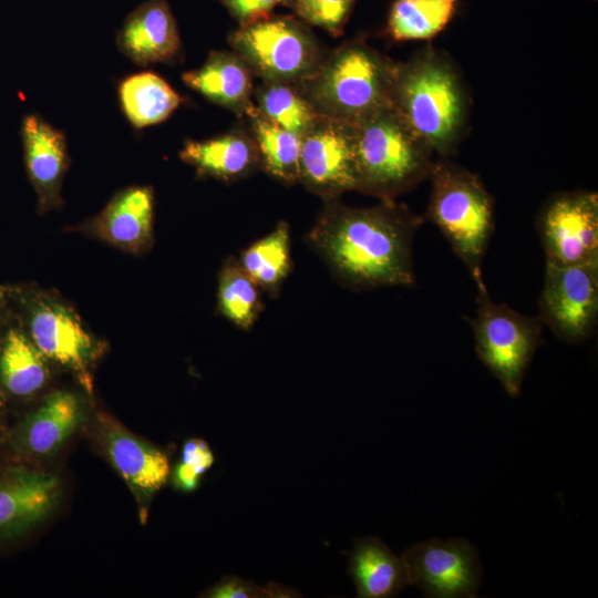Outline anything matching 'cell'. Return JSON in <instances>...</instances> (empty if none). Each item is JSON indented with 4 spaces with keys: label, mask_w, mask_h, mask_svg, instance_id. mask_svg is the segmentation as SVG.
Here are the masks:
<instances>
[{
    "label": "cell",
    "mask_w": 598,
    "mask_h": 598,
    "mask_svg": "<svg viewBox=\"0 0 598 598\" xmlns=\"http://www.w3.org/2000/svg\"><path fill=\"white\" fill-rule=\"evenodd\" d=\"M423 220L395 199L352 207L334 198L326 200L306 238L348 289L409 287L415 283L413 240Z\"/></svg>",
    "instance_id": "6da1fadb"
},
{
    "label": "cell",
    "mask_w": 598,
    "mask_h": 598,
    "mask_svg": "<svg viewBox=\"0 0 598 598\" xmlns=\"http://www.w3.org/2000/svg\"><path fill=\"white\" fill-rule=\"evenodd\" d=\"M392 107L434 154L446 158L466 130L470 96L452 59L426 47L396 63Z\"/></svg>",
    "instance_id": "7a4b0ae2"
},
{
    "label": "cell",
    "mask_w": 598,
    "mask_h": 598,
    "mask_svg": "<svg viewBox=\"0 0 598 598\" xmlns=\"http://www.w3.org/2000/svg\"><path fill=\"white\" fill-rule=\"evenodd\" d=\"M395 70V62L363 40H352L298 83L319 114L354 125L392 107Z\"/></svg>",
    "instance_id": "3957f363"
},
{
    "label": "cell",
    "mask_w": 598,
    "mask_h": 598,
    "mask_svg": "<svg viewBox=\"0 0 598 598\" xmlns=\"http://www.w3.org/2000/svg\"><path fill=\"white\" fill-rule=\"evenodd\" d=\"M352 126L357 192L394 200L430 177L434 153L393 107Z\"/></svg>",
    "instance_id": "277c9868"
},
{
    "label": "cell",
    "mask_w": 598,
    "mask_h": 598,
    "mask_svg": "<svg viewBox=\"0 0 598 598\" xmlns=\"http://www.w3.org/2000/svg\"><path fill=\"white\" fill-rule=\"evenodd\" d=\"M426 219L444 235L473 279L482 277V262L494 231V199L480 176L440 158L431 175Z\"/></svg>",
    "instance_id": "5b68a950"
},
{
    "label": "cell",
    "mask_w": 598,
    "mask_h": 598,
    "mask_svg": "<svg viewBox=\"0 0 598 598\" xmlns=\"http://www.w3.org/2000/svg\"><path fill=\"white\" fill-rule=\"evenodd\" d=\"M476 315L471 320L475 351L505 392L519 394L526 371L542 344L543 323L506 303L494 302L483 277L474 279Z\"/></svg>",
    "instance_id": "8992f818"
},
{
    "label": "cell",
    "mask_w": 598,
    "mask_h": 598,
    "mask_svg": "<svg viewBox=\"0 0 598 598\" xmlns=\"http://www.w3.org/2000/svg\"><path fill=\"white\" fill-rule=\"evenodd\" d=\"M229 42L237 55L267 82H300L321 63L315 39L290 17L268 16L240 24Z\"/></svg>",
    "instance_id": "52a82bcc"
},
{
    "label": "cell",
    "mask_w": 598,
    "mask_h": 598,
    "mask_svg": "<svg viewBox=\"0 0 598 598\" xmlns=\"http://www.w3.org/2000/svg\"><path fill=\"white\" fill-rule=\"evenodd\" d=\"M539 316L561 342L579 346L594 334L598 321V261L559 267L546 264Z\"/></svg>",
    "instance_id": "ba28073f"
},
{
    "label": "cell",
    "mask_w": 598,
    "mask_h": 598,
    "mask_svg": "<svg viewBox=\"0 0 598 598\" xmlns=\"http://www.w3.org/2000/svg\"><path fill=\"white\" fill-rule=\"evenodd\" d=\"M546 264L559 267L598 261V196L575 190L553 195L537 216Z\"/></svg>",
    "instance_id": "9c48e42d"
},
{
    "label": "cell",
    "mask_w": 598,
    "mask_h": 598,
    "mask_svg": "<svg viewBox=\"0 0 598 598\" xmlns=\"http://www.w3.org/2000/svg\"><path fill=\"white\" fill-rule=\"evenodd\" d=\"M414 585L429 598H473L482 584V565L466 539H432L406 548L401 556Z\"/></svg>",
    "instance_id": "30bf717a"
},
{
    "label": "cell",
    "mask_w": 598,
    "mask_h": 598,
    "mask_svg": "<svg viewBox=\"0 0 598 598\" xmlns=\"http://www.w3.org/2000/svg\"><path fill=\"white\" fill-rule=\"evenodd\" d=\"M298 182L326 200L357 189L351 124L321 115L301 136Z\"/></svg>",
    "instance_id": "8fae6325"
},
{
    "label": "cell",
    "mask_w": 598,
    "mask_h": 598,
    "mask_svg": "<svg viewBox=\"0 0 598 598\" xmlns=\"http://www.w3.org/2000/svg\"><path fill=\"white\" fill-rule=\"evenodd\" d=\"M118 50L140 66L176 63L182 58L178 27L167 0H146L124 20Z\"/></svg>",
    "instance_id": "7c38bea8"
},
{
    "label": "cell",
    "mask_w": 598,
    "mask_h": 598,
    "mask_svg": "<svg viewBox=\"0 0 598 598\" xmlns=\"http://www.w3.org/2000/svg\"><path fill=\"white\" fill-rule=\"evenodd\" d=\"M21 140L30 181L42 210L61 204V185L69 164L64 132L35 114H28L21 124Z\"/></svg>",
    "instance_id": "4fadbf2b"
},
{
    "label": "cell",
    "mask_w": 598,
    "mask_h": 598,
    "mask_svg": "<svg viewBox=\"0 0 598 598\" xmlns=\"http://www.w3.org/2000/svg\"><path fill=\"white\" fill-rule=\"evenodd\" d=\"M59 480L12 467L0 473V537L20 534L42 520L59 496Z\"/></svg>",
    "instance_id": "5bb4252c"
},
{
    "label": "cell",
    "mask_w": 598,
    "mask_h": 598,
    "mask_svg": "<svg viewBox=\"0 0 598 598\" xmlns=\"http://www.w3.org/2000/svg\"><path fill=\"white\" fill-rule=\"evenodd\" d=\"M33 343L45 358L78 371H84L96 344L80 320L66 308L48 302L40 305L31 319Z\"/></svg>",
    "instance_id": "9a60e30c"
},
{
    "label": "cell",
    "mask_w": 598,
    "mask_h": 598,
    "mask_svg": "<svg viewBox=\"0 0 598 598\" xmlns=\"http://www.w3.org/2000/svg\"><path fill=\"white\" fill-rule=\"evenodd\" d=\"M153 218V190L147 186H133L118 192L90 228L114 246L138 251L152 240Z\"/></svg>",
    "instance_id": "2e32d148"
},
{
    "label": "cell",
    "mask_w": 598,
    "mask_h": 598,
    "mask_svg": "<svg viewBox=\"0 0 598 598\" xmlns=\"http://www.w3.org/2000/svg\"><path fill=\"white\" fill-rule=\"evenodd\" d=\"M179 157L195 167L198 175L224 182L245 178L261 166L255 140L235 131L208 140L186 141Z\"/></svg>",
    "instance_id": "e0dca14e"
},
{
    "label": "cell",
    "mask_w": 598,
    "mask_h": 598,
    "mask_svg": "<svg viewBox=\"0 0 598 598\" xmlns=\"http://www.w3.org/2000/svg\"><path fill=\"white\" fill-rule=\"evenodd\" d=\"M182 79L186 86L229 110L247 113L254 106L250 69L237 54L213 51L200 68L185 72Z\"/></svg>",
    "instance_id": "ac0fdd59"
},
{
    "label": "cell",
    "mask_w": 598,
    "mask_h": 598,
    "mask_svg": "<svg viewBox=\"0 0 598 598\" xmlns=\"http://www.w3.org/2000/svg\"><path fill=\"white\" fill-rule=\"evenodd\" d=\"M104 445L114 467L136 493L158 491L169 474L165 453L116 426H107Z\"/></svg>",
    "instance_id": "d6986e66"
},
{
    "label": "cell",
    "mask_w": 598,
    "mask_h": 598,
    "mask_svg": "<svg viewBox=\"0 0 598 598\" xmlns=\"http://www.w3.org/2000/svg\"><path fill=\"white\" fill-rule=\"evenodd\" d=\"M349 574L358 597L389 598L396 596L410 585L408 571L401 557L379 538L358 539L353 546Z\"/></svg>",
    "instance_id": "ffe728a7"
},
{
    "label": "cell",
    "mask_w": 598,
    "mask_h": 598,
    "mask_svg": "<svg viewBox=\"0 0 598 598\" xmlns=\"http://www.w3.org/2000/svg\"><path fill=\"white\" fill-rule=\"evenodd\" d=\"M81 419L79 398L66 391L54 392L25 421L21 444L29 453L48 455L63 444Z\"/></svg>",
    "instance_id": "44dd1931"
},
{
    "label": "cell",
    "mask_w": 598,
    "mask_h": 598,
    "mask_svg": "<svg viewBox=\"0 0 598 598\" xmlns=\"http://www.w3.org/2000/svg\"><path fill=\"white\" fill-rule=\"evenodd\" d=\"M120 105L135 128L165 121L182 103L178 93L158 74L144 71L118 84Z\"/></svg>",
    "instance_id": "7402d4cb"
},
{
    "label": "cell",
    "mask_w": 598,
    "mask_h": 598,
    "mask_svg": "<svg viewBox=\"0 0 598 598\" xmlns=\"http://www.w3.org/2000/svg\"><path fill=\"white\" fill-rule=\"evenodd\" d=\"M238 261L261 291L277 296L292 266L289 225L279 221L271 233L247 247Z\"/></svg>",
    "instance_id": "603a6c76"
},
{
    "label": "cell",
    "mask_w": 598,
    "mask_h": 598,
    "mask_svg": "<svg viewBox=\"0 0 598 598\" xmlns=\"http://www.w3.org/2000/svg\"><path fill=\"white\" fill-rule=\"evenodd\" d=\"M457 0H394L385 31L394 41L430 40L452 20Z\"/></svg>",
    "instance_id": "cb8c5ba5"
},
{
    "label": "cell",
    "mask_w": 598,
    "mask_h": 598,
    "mask_svg": "<svg viewBox=\"0 0 598 598\" xmlns=\"http://www.w3.org/2000/svg\"><path fill=\"white\" fill-rule=\"evenodd\" d=\"M246 114L250 117L254 140L258 147L261 166L285 184L299 179L301 136L267 120L257 107Z\"/></svg>",
    "instance_id": "d4e9b609"
},
{
    "label": "cell",
    "mask_w": 598,
    "mask_h": 598,
    "mask_svg": "<svg viewBox=\"0 0 598 598\" xmlns=\"http://www.w3.org/2000/svg\"><path fill=\"white\" fill-rule=\"evenodd\" d=\"M44 355L22 332L10 330L0 358V374L6 388L24 396L38 391L45 382Z\"/></svg>",
    "instance_id": "484cf974"
},
{
    "label": "cell",
    "mask_w": 598,
    "mask_h": 598,
    "mask_svg": "<svg viewBox=\"0 0 598 598\" xmlns=\"http://www.w3.org/2000/svg\"><path fill=\"white\" fill-rule=\"evenodd\" d=\"M260 291L238 259L229 257L224 262L218 277V309L235 327L248 330L255 324L264 308Z\"/></svg>",
    "instance_id": "4316f807"
},
{
    "label": "cell",
    "mask_w": 598,
    "mask_h": 598,
    "mask_svg": "<svg viewBox=\"0 0 598 598\" xmlns=\"http://www.w3.org/2000/svg\"><path fill=\"white\" fill-rule=\"evenodd\" d=\"M258 110L276 125L302 136L321 116L299 90L267 82L257 94Z\"/></svg>",
    "instance_id": "83f0119b"
},
{
    "label": "cell",
    "mask_w": 598,
    "mask_h": 598,
    "mask_svg": "<svg viewBox=\"0 0 598 598\" xmlns=\"http://www.w3.org/2000/svg\"><path fill=\"white\" fill-rule=\"evenodd\" d=\"M357 0H288L296 14L306 22L339 35Z\"/></svg>",
    "instance_id": "f1b7e54d"
},
{
    "label": "cell",
    "mask_w": 598,
    "mask_h": 598,
    "mask_svg": "<svg viewBox=\"0 0 598 598\" xmlns=\"http://www.w3.org/2000/svg\"><path fill=\"white\" fill-rule=\"evenodd\" d=\"M205 596L212 598H262L290 597L292 595L291 589L275 584L264 588L239 577H226L210 588Z\"/></svg>",
    "instance_id": "f546056e"
},
{
    "label": "cell",
    "mask_w": 598,
    "mask_h": 598,
    "mask_svg": "<svg viewBox=\"0 0 598 598\" xmlns=\"http://www.w3.org/2000/svg\"><path fill=\"white\" fill-rule=\"evenodd\" d=\"M213 463L214 455L208 444L199 439H190L184 444L181 463L177 465L199 480Z\"/></svg>",
    "instance_id": "4dcf8cb0"
},
{
    "label": "cell",
    "mask_w": 598,
    "mask_h": 598,
    "mask_svg": "<svg viewBox=\"0 0 598 598\" xmlns=\"http://www.w3.org/2000/svg\"><path fill=\"white\" fill-rule=\"evenodd\" d=\"M240 22L250 23L269 16L270 11L288 0H218Z\"/></svg>",
    "instance_id": "1f68e13d"
}]
</instances>
